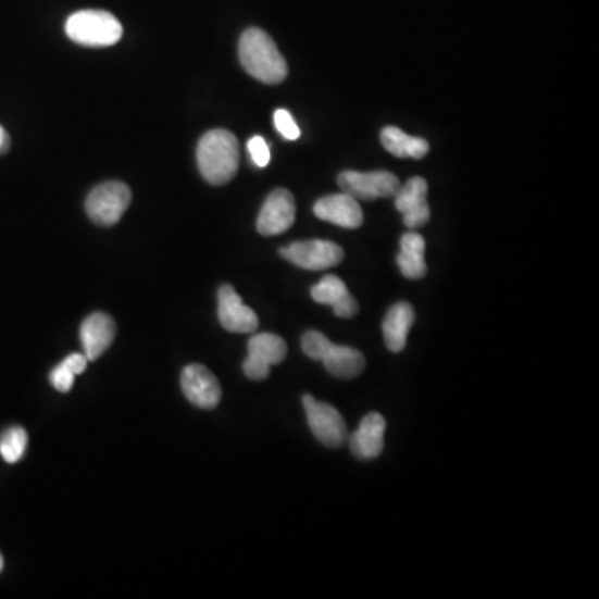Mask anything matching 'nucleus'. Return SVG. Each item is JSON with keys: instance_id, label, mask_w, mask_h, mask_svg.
Listing matches in <instances>:
<instances>
[{"instance_id": "nucleus-20", "label": "nucleus", "mask_w": 599, "mask_h": 599, "mask_svg": "<svg viewBox=\"0 0 599 599\" xmlns=\"http://www.w3.org/2000/svg\"><path fill=\"white\" fill-rule=\"evenodd\" d=\"M379 139L388 152L400 159H423L429 150V143L425 139L412 137L397 127H385Z\"/></svg>"}, {"instance_id": "nucleus-3", "label": "nucleus", "mask_w": 599, "mask_h": 599, "mask_svg": "<svg viewBox=\"0 0 599 599\" xmlns=\"http://www.w3.org/2000/svg\"><path fill=\"white\" fill-rule=\"evenodd\" d=\"M65 34L86 47L115 46L124 36L121 22L105 11H78L65 22Z\"/></svg>"}, {"instance_id": "nucleus-7", "label": "nucleus", "mask_w": 599, "mask_h": 599, "mask_svg": "<svg viewBox=\"0 0 599 599\" xmlns=\"http://www.w3.org/2000/svg\"><path fill=\"white\" fill-rule=\"evenodd\" d=\"M280 255L294 265L303 270H328L337 266L344 260V249L340 245L328 240L295 241L280 249Z\"/></svg>"}, {"instance_id": "nucleus-11", "label": "nucleus", "mask_w": 599, "mask_h": 599, "mask_svg": "<svg viewBox=\"0 0 599 599\" xmlns=\"http://www.w3.org/2000/svg\"><path fill=\"white\" fill-rule=\"evenodd\" d=\"M182 390L190 403L203 410H212L222 400L219 379L203 365H190L182 372Z\"/></svg>"}, {"instance_id": "nucleus-12", "label": "nucleus", "mask_w": 599, "mask_h": 599, "mask_svg": "<svg viewBox=\"0 0 599 599\" xmlns=\"http://www.w3.org/2000/svg\"><path fill=\"white\" fill-rule=\"evenodd\" d=\"M219 320L232 334H252L259 326V316L241 302L240 295L232 285H224L219 290Z\"/></svg>"}, {"instance_id": "nucleus-17", "label": "nucleus", "mask_w": 599, "mask_h": 599, "mask_svg": "<svg viewBox=\"0 0 599 599\" xmlns=\"http://www.w3.org/2000/svg\"><path fill=\"white\" fill-rule=\"evenodd\" d=\"M320 362L325 365L326 372L341 379L357 378L366 365L362 351L347 345H335L332 341L323 351Z\"/></svg>"}, {"instance_id": "nucleus-13", "label": "nucleus", "mask_w": 599, "mask_h": 599, "mask_svg": "<svg viewBox=\"0 0 599 599\" xmlns=\"http://www.w3.org/2000/svg\"><path fill=\"white\" fill-rule=\"evenodd\" d=\"M387 422L379 413H369L357 432L348 433V447L359 460L369 461L379 457L385 447Z\"/></svg>"}, {"instance_id": "nucleus-26", "label": "nucleus", "mask_w": 599, "mask_h": 599, "mask_svg": "<svg viewBox=\"0 0 599 599\" xmlns=\"http://www.w3.org/2000/svg\"><path fill=\"white\" fill-rule=\"evenodd\" d=\"M2 567H4V560L0 557V571H2Z\"/></svg>"}, {"instance_id": "nucleus-1", "label": "nucleus", "mask_w": 599, "mask_h": 599, "mask_svg": "<svg viewBox=\"0 0 599 599\" xmlns=\"http://www.w3.org/2000/svg\"><path fill=\"white\" fill-rule=\"evenodd\" d=\"M238 58L247 74L263 84H280L287 78L288 65L284 55L274 39L259 27H250L241 34Z\"/></svg>"}, {"instance_id": "nucleus-6", "label": "nucleus", "mask_w": 599, "mask_h": 599, "mask_svg": "<svg viewBox=\"0 0 599 599\" xmlns=\"http://www.w3.org/2000/svg\"><path fill=\"white\" fill-rule=\"evenodd\" d=\"M338 185L348 196L357 200H375L395 197L400 188V180L391 172H341Z\"/></svg>"}, {"instance_id": "nucleus-19", "label": "nucleus", "mask_w": 599, "mask_h": 599, "mask_svg": "<svg viewBox=\"0 0 599 599\" xmlns=\"http://www.w3.org/2000/svg\"><path fill=\"white\" fill-rule=\"evenodd\" d=\"M398 266L403 277L420 280L426 275L425 238L416 232H408L401 237Z\"/></svg>"}, {"instance_id": "nucleus-25", "label": "nucleus", "mask_w": 599, "mask_h": 599, "mask_svg": "<svg viewBox=\"0 0 599 599\" xmlns=\"http://www.w3.org/2000/svg\"><path fill=\"white\" fill-rule=\"evenodd\" d=\"M11 149V137H9L8 130L0 125V153H5Z\"/></svg>"}, {"instance_id": "nucleus-18", "label": "nucleus", "mask_w": 599, "mask_h": 599, "mask_svg": "<svg viewBox=\"0 0 599 599\" xmlns=\"http://www.w3.org/2000/svg\"><path fill=\"white\" fill-rule=\"evenodd\" d=\"M415 322V310L410 303L400 302L388 310L384 320L385 345L391 353H400L408 344V334Z\"/></svg>"}, {"instance_id": "nucleus-9", "label": "nucleus", "mask_w": 599, "mask_h": 599, "mask_svg": "<svg viewBox=\"0 0 599 599\" xmlns=\"http://www.w3.org/2000/svg\"><path fill=\"white\" fill-rule=\"evenodd\" d=\"M297 207L287 188H277L266 197L257 221V230L265 237L285 234L294 225Z\"/></svg>"}, {"instance_id": "nucleus-24", "label": "nucleus", "mask_w": 599, "mask_h": 599, "mask_svg": "<svg viewBox=\"0 0 599 599\" xmlns=\"http://www.w3.org/2000/svg\"><path fill=\"white\" fill-rule=\"evenodd\" d=\"M249 152L257 167H266L270 163V147L263 137L255 135L249 140Z\"/></svg>"}, {"instance_id": "nucleus-16", "label": "nucleus", "mask_w": 599, "mask_h": 599, "mask_svg": "<svg viewBox=\"0 0 599 599\" xmlns=\"http://www.w3.org/2000/svg\"><path fill=\"white\" fill-rule=\"evenodd\" d=\"M312 298L316 303L330 305L340 319H353L359 313V303L348 291L347 285L335 275H326L312 288Z\"/></svg>"}, {"instance_id": "nucleus-22", "label": "nucleus", "mask_w": 599, "mask_h": 599, "mask_svg": "<svg viewBox=\"0 0 599 599\" xmlns=\"http://www.w3.org/2000/svg\"><path fill=\"white\" fill-rule=\"evenodd\" d=\"M75 373L65 365V362L59 363L55 369L50 372V384L55 390L62 391V394H67L72 390L75 382Z\"/></svg>"}, {"instance_id": "nucleus-14", "label": "nucleus", "mask_w": 599, "mask_h": 599, "mask_svg": "<svg viewBox=\"0 0 599 599\" xmlns=\"http://www.w3.org/2000/svg\"><path fill=\"white\" fill-rule=\"evenodd\" d=\"M313 212L320 221L330 222L350 230L363 224V210L359 200L345 192L323 197L313 207Z\"/></svg>"}, {"instance_id": "nucleus-2", "label": "nucleus", "mask_w": 599, "mask_h": 599, "mask_svg": "<svg viewBox=\"0 0 599 599\" xmlns=\"http://www.w3.org/2000/svg\"><path fill=\"white\" fill-rule=\"evenodd\" d=\"M240 147L237 137L224 128L207 132L197 147L200 174L209 184L224 185L237 175Z\"/></svg>"}, {"instance_id": "nucleus-8", "label": "nucleus", "mask_w": 599, "mask_h": 599, "mask_svg": "<svg viewBox=\"0 0 599 599\" xmlns=\"http://www.w3.org/2000/svg\"><path fill=\"white\" fill-rule=\"evenodd\" d=\"M287 357V344L274 334L253 335L249 340V357L245 360L244 372L250 379H265L270 366L278 365Z\"/></svg>"}, {"instance_id": "nucleus-21", "label": "nucleus", "mask_w": 599, "mask_h": 599, "mask_svg": "<svg viewBox=\"0 0 599 599\" xmlns=\"http://www.w3.org/2000/svg\"><path fill=\"white\" fill-rule=\"evenodd\" d=\"M27 433L21 426H12L0 437V454L8 463H17L27 448Z\"/></svg>"}, {"instance_id": "nucleus-4", "label": "nucleus", "mask_w": 599, "mask_h": 599, "mask_svg": "<svg viewBox=\"0 0 599 599\" xmlns=\"http://www.w3.org/2000/svg\"><path fill=\"white\" fill-rule=\"evenodd\" d=\"M132 194L122 182H105L93 188L87 197L86 210L90 221L102 227H112L121 221L130 205Z\"/></svg>"}, {"instance_id": "nucleus-5", "label": "nucleus", "mask_w": 599, "mask_h": 599, "mask_svg": "<svg viewBox=\"0 0 599 599\" xmlns=\"http://www.w3.org/2000/svg\"><path fill=\"white\" fill-rule=\"evenodd\" d=\"M303 407L310 429L320 444L330 448L347 444L348 426L337 408L315 400L312 395L303 397Z\"/></svg>"}, {"instance_id": "nucleus-23", "label": "nucleus", "mask_w": 599, "mask_h": 599, "mask_svg": "<svg viewBox=\"0 0 599 599\" xmlns=\"http://www.w3.org/2000/svg\"><path fill=\"white\" fill-rule=\"evenodd\" d=\"M275 127L284 135L285 139L297 140L300 137V128H298L297 122L291 117L290 112L285 109H278L274 115Z\"/></svg>"}, {"instance_id": "nucleus-10", "label": "nucleus", "mask_w": 599, "mask_h": 599, "mask_svg": "<svg viewBox=\"0 0 599 599\" xmlns=\"http://www.w3.org/2000/svg\"><path fill=\"white\" fill-rule=\"evenodd\" d=\"M428 184L425 178L413 177L398 188L395 194V205L398 212L403 213V222L410 230L423 227L429 221Z\"/></svg>"}, {"instance_id": "nucleus-15", "label": "nucleus", "mask_w": 599, "mask_h": 599, "mask_svg": "<svg viewBox=\"0 0 599 599\" xmlns=\"http://www.w3.org/2000/svg\"><path fill=\"white\" fill-rule=\"evenodd\" d=\"M114 338L115 322L105 313H92L82 323L80 341L84 347V355L89 359V362L100 359L107 348L114 344Z\"/></svg>"}]
</instances>
